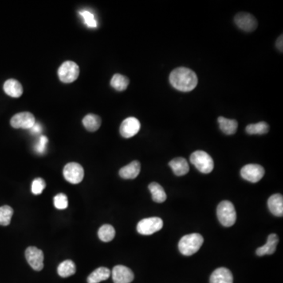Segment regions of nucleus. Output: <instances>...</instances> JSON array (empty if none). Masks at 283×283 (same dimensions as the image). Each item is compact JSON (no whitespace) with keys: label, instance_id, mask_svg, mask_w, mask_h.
Listing matches in <instances>:
<instances>
[{"label":"nucleus","instance_id":"obj_1","mask_svg":"<svg viewBox=\"0 0 283 283\" xmlns=\"http://www.w3.org/2000/svg\"><path fill=\"white\" fill-rule=\"evenodd\" d=\"M170 81L173 88L178 91L189 92L198 85V79L194 71L185 67H179L171 72Z\"/></svg>","mask_w":283,"mask_h":283},{"label":"nucleus","instance_id":"obj_2","mask_svg":"<svg viewBox=\"0 0 283 283\" xmlns=\"http://www.w3.org/2000/svg\"><path fill=\"white\" fill-rule=\"evenodd\" d=\"M204 238L198 233L186 234L181 238L179 242V252L184 256H192L199 250L203 245Z\"/></svg>","mask_w":283,"mask_h":283},{"label":"nucleus","instance_id":"obj_3","mask_svg":"<svg viewBox=\"0 0 283 283\" xmlns=\"http://www.w3.org/2000/svg\"><path fill=\"white\" fill-rule=\"evenodd\" d=\"M217 214L219 221L223 226L229 227L235 224L237 213L234 205L229 201H223L219 204Z\"/></svg>","mask_w":283,"mask_h":283},{"label":"nucleus","instance_id":"obj_4","mask_svg":"<svg viewBox=\"0 0 283 283\" xmlns=\"http://www.w3.org/2000/svg\"><path fill=\"white\" fill-rule=\"evenodd\" d=\"M190 160L196 169L204 174H209L211 172L214 168L213 158L209 154L202 150H198L193 153Z\"/></svg>","mask_w":283,"mask_h":283},{"label":"nucleus","instance_id":"obj_5","mask_svg":"<svg viewBox=\"0 0 283 283\" xmlns=\"http://www.w3.org/2000/svg\"><path fill=\"white\" fill-rule=\"evenodd\" d=\"M80 68L74 61H66L59 67L57 75L59 79L65 84H70L78 78Z\"/></svg>","mask_w":283,"mask_h":283},{"label":"nucleus","instance_id":"obj_6","mask_svg":"<svg viewBox=\"0 0 283 283\" xmlns=\"http://www.w3.org/2000/svg\"><path fill=\"white\" fill-rule=\"evenodd\" d=\"M163 227V221L159 217L143 219L137 225V231L143 235H150L161 230Z\"/></svg>","mask_w":283,"mask_h":283},{"label":"nucleus","instance_id":"obj_7","mask_svg":"<svg viewBox=\"0 0 283 283\" xmlns=\"http://www.w3.org/2000/svg\"><path fill=\"white\" fill-rule=\"evenodd\" d=\"M63 175L68 182L78 184L84 179V170L80 164L71 162L67 164L64 168Z\"/></svg>","mask_w":283,"mask_h":283},{"label":"nucleus","instance_id":"obj_8","mask_svg":"<svg viewBox=\"0 0 283 283\" xmlns=\"http://www.w3.org/2000/svg\"><path fill=\"white\" fill-rule=\"evenodd\" d=\"M25 258L33 270L40 271L44 268V255L41 249L31 246L25 250Z\"/></svg>","mask_w":283,"mask_h":283},{"label":"nucleus","instance_id":"obj_9","mask_svg":"<svg viewBox=\"0 0 283 283\" xmlns=\"http://www.w3.org/2000/svg\"><path fill=\"white\" fill-rule=\"evenodd\" d=\"M264 173L265 171L264 168L255 164L246 165L241 170V176L251 182H257L261 180Z\"/></svg>","mask_w":283,"mask_h":283},{"label":"nucleus","instance_id":"obj_10","mask_svg":"<svg viewBox=\"0 0 283 283\" xmlns=\"http://www.w3.org/2000/svg\"><path fill=\"white\" fill-rule=\"evenodd\" d=\"M36 124L34 115L29 112H22L13 116L10 120V124L13 128L31 129Z\"/></svg>","mask_w":283,"mask_h":283},{"label":"nucleus","instance_id":"obj_11","mask_svg":"<svg viewBox=\"0 0 283 283\" xmlns=\"http://www.w3.org/2000/svg\"><path fill=\"white\" fill-rule=\"evenodd\" d=\"M140 127L139 120L137 118L131 116L122 122L120 127V133L124 138L128 139L135 136L139 132Z\"/></svg>","mask_w":283,"mask_h":283},{"label":"nucleus","instance_id":"obj_12","mask_svg":"<svg viewBox=\"0 0 283 283\" xmlns=\"http://www.w3.org/2000/svg\"><path fill=\"white\" fill-rule=\"evenodd\" d=\"M234 22L238 28L245 32H253L257 29V21L252 14L240 13L234 17Z\"/></svg>","mask_w":283,"mask_h":283},{"label":"nucleus","instance_id":"obj_13","mask_svg":"<svg viewBox=\"0 0 283 283\" xmlns=\"http://www.w3.org/2000/svg\"><path fill=\"white\" fill-rule=\"evenodd\" d=\"M112 277L114 283H131L135 276L130 268L123 265H117L113 269Z\"/></svg>","mask_w":283,"mask_h":283},{"label":"nucleus","instance_id":"obj_14","mask_svg":"<svg viewBox=\"0 0 283 283\" xmlns=\"http://www.w3.org/2000/svg\"><path fill=\"white\" fill-rule=\"evenodd\" d=\"M233 281L231 272L226 268H217L210 276V283H233Z\"/></svg>","mask_w":283,"mask_h":283},{"label":"nucleus","instance_id":"obj_15","mask_svg":"<svg viewBox=\"0 0 283 283\" xmlns=\"http://www.w3.org/2000/svg\"><path fill=\"white\" fill-rule=\"evenodd\" d=\"M279 237L276 234H272L268 236V241L265 245L258 248L256 251L257 256L263 257L265 255L273 254L276 250L278 243H279Z\"/></svg>","mask_w":283,"mask_h":283},{"label":"nucleus","instance_id":"obj_16","mask_svg":"<svg viewBox=\"0 0 283 283\" xmlns=\"http://www.w3.org/2000/svg\"><path fill=\"white\" fill-rule=\"evenodd\" d=\"M141 165L138 161H134L129 165L120 169L119 175L124 179H134L140 173Z\"/></svg>","mask_w":283,"mask_h":283},{"label":"nucleus","instance_id":"obj_17","mask_svg":"<svg viewBox=\"0 0 283 283\" xmlns=\"http://www.w3.org/2000/svg\"><path fill=\"white\" fill-rule=\"evenodd\" d=\"M268 208L273 215L278 217L283 216V197L282 194H276L271 196L268 202Z\"/></svg>","mask_w":283,"mask_h":283},{"label":"nucleus","instance_id":"obj_18","mask_svg":"<svg viewBox=\"0 0 283 283\" xmlns=\"http://www.w3.org/2000/svg\"><path fill=\"white\" fill-rule=\"evenodd\" d=\"M3 90L6 95L12 98L21 97L23 88L21 83L15 79H9L4 83Z\"/></svg>","mask_w":283,"mask_h":283},{"label":"nucleus","instance_id":"obj_19","mask_svg":"<svg viewBox=\"0 0 283 283\" xmlns=\"http://www.w3.org/2000/svg\"><path fill=\"white\" fill-rule=\"evenodd\" d=\"M169 166H170L173 172L175 173V175L177 176L186 175L190 170L188 163L186 162V159L182 158H177L171 160L169 164Z\"/></svg>","mask_w":283,"mask_h":283},{"label":"nucleus","instance_id":"obj_20","mask_svg":"<svg viewBox=\"0 0 283 283\" xmlns=\"http://www.w3.org/2000/svg\"><path fill=\"white\" fill-rule=\"evenodd\" d=\"M218 123L221 131L226 135H234L238 129V122L235 120L220 116L218 118Z\"/></svg>","mask_w":283,"mask_h":283},{"label":"nucleus","instance_id":"obj_21","mask_svg":"<svg viewBox=\"0 0 283 283\" xmlns=\"http://www.w3.org/2000/svg\"><path fill=\"white\" fill-rule=\"evenodd\" d=\"M111 271L107 268L101 267L90 274L88 277V283H99L108 280L111 276Z\"/></svg>","mask_w":283,"mask_h":283},{"label":"nucleus","instance_id":"obj_22","mask_svg":"<svg viewBox=\"0 0 283 283\" xmlns=\"http://www.w3.org/2000/svg\"><path fill=\"white\" fill-rule=\"evenodd\" d=\"M149 190L152 194V199L154 202L162 203L167 199V194L161 185L158 182H152L149 185Z\"/></svg>","mask_w":283,"mask_h":283},{"label":"nucleus","instance_id":"obj_23","mask_svg":"<svg viewBox=\"0 0 283 283\" xmlns=\"http://www.w3.org/2000/svg\"><path fill=\"white\" fill-rule=\"evenodd\" d=\"M76 272V264L70 260L63 261L57 267V273L62 278L73 276Z\"/></svg>","mask_w":283,"mask_h":283},{"label":"nucleus","instance_id":"obj_24","mask_svg":"<svg viewBox=\"0 0 283 283\" xmlns=\"http://www.w3.org/2000/svg\"><path fill=\"white\" fill-rule=\"evenodd\" d=\"M102 120L97 115L88 114L83 119V124L86 129L89 131H96L101 126Z\"/></svg>","mask_w":283,"mask_h":283},{"label":"nucleus","instance_id":"obj_25","mask_svg":"<svg viewBox=\"0 0 283 283\" xmlns=\"http://www.w3.org/2000/svg\"><path fill=\"white\" fill-rule=\"evenodd\" d=\"M128 84H129L128 78L119 73L114 75L111 79V87L118 91H125L128 87Z\"/></svg>","mask_w":283,"mask_h":283},{"label":"nucleus","instance_id":"obj_26","mask_svg":"<svg viewBox=\"0 0 283 283\" xmlns=\"http://www.w3.org/2000/svg\"><path fill=\"white\" fill-rule=\"evenodd\" d=\"M116 234V231L113 226L110 225H103L101 227L99 228L98 235H99V239L104 242H109L113 239Z\"/></svg>","mask_w":283,"mask_h":283},{"label":"nucleus","instance_id":"obj_27","mask_svg":"<svg viewBox=\"0 0 283 283\" xmlns=\"http://www.w3.org/2000/svg\"><path fill=\"white\" fill-rule=\"evenodd\" d=\"M245 131L249 135H264L268 133L269 126L266 122H259L257 124H251L246 127Z\"/></svg>","mask_w":283,"mask_h":283},{"label":"nucleus","instance_id":"obj_28","mask_svg":"<svg viewBox=\"0 0 283 283\" xmlns=\"http://www.w3.org/2000/svg\"><path fill=\"white\" fill-rule=\"evenodd\" d=\"M13 210L9 205H3L0 207V225L8 226L11 221Z\"/></svg>","mask_w":283,"mask_h":283},{"label":"nucleus","instance_id":"obj_29","mask_svg":"<svg viewBox=\"0 0 283 283\" xmlns=\"http://www.w3.org/2000/svg\"><path fill=\"white\" fill-rule=\"evenodd\" d=\"M80 15L83 17L84 19V23L87 26L89 27V28H97L98 22L96 20H95V16H94L93 13H91V11H88V10H80L79 12Z\"/></svg>","mask_w":283,"mask_h":283},{"label":"nucleus","instance_id":"obj_30","mask_svg":"<svg viewBox=\"0 0 283 283\" xmlns=\"http://www.w3.org/2000/svg\"><path fill=\"white\" fill-rule=\"evenodd\" d=\"M54 205L57 209H65L68 207V202L67 196L64 194H58L54 198Z\"/></svg>","mask_w":283,"mask_h":283},{"label":"nucleus","instance_id":"obj_31","mask_svg":"<svg viewBox=\"0 0 283 283\" xmlns=\"http://www.w3.org/2000/svg\"><path fill=\"white\" fill-rule=\"evenodd\" d=\"M46 188V182L41 178H37L33 181L32 183V192L35 195L41 194Z\"/></svg>","mask_w":283,"mask_h":283},{"label":"nucleus","instance_id":"obj_32","mask_svg":"<svg viewBox=\"0 0 283 283\" xmlns=\"http://www.w3.org/2000/svg\"><path fill=\"white\" fill-rule=\"evenodd\" d=\"M48 143V139L44 135H41L39 139L38 142L35 146V150L36 152L40 154H43L45 153L46 149H47V144Z\"/></svg>","mask_w":283,"mask_h":283},{"label":"nucleus","instance_id":"obj_33","mask_svg":"<svg viewBox=\"0 0 283 283\" xmlns=\"http://www.w3.org/2000/svg\"><path fill=\"white\" fill-rule=\"evenodd\" d=\"M31 132L33 134H40L41 131H42V127L40 125V124L38 123H36V124L33 125V127H32L30 129Z\"/></svg>","mask_w":283,"mask_h":283},{"label":"nucleus","instance_id":"obj_34","mask_svg":"<svg viewBox=\"0 0 283 283\" xmlns=\"http://www.w3.org/2000/svg\"><path fill=\"white\" fill-rule=\"evenodd\" d=\"M283 36H281L279 37L277 42H276V46H277L278 49L280 50L281 52H283Z\"/></svg>","mask_w":283,"mask_h":283}]
</instances>
